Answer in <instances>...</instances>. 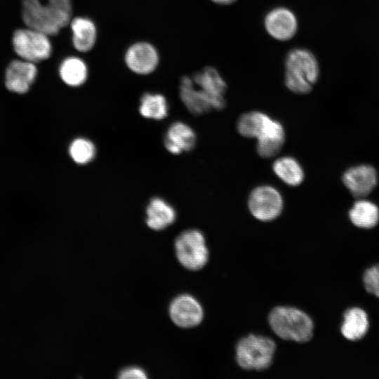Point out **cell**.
Instances as JSON below:
<instances>
[{"instance_id":"obj_5","label":"cell","mask_w":379,"mask_h":379,"mask_svg":"<svg viewBox=\"0 0 379 379\" xmlns=\"http://www.w3.org/2000/svg\"><path fill=\"white\" fill-rule=\"evenodd\" d=\"M22 18L26 27L49 36L58 34L69 24L49 3L40 0H22Z\"/></svg>"},{"instance_id":"obj_12","label":"cell","mask_w":379,"mask_h":379,"mask_svg":"<svg viewBox=\"0 0 379 379\" xmlns=\"http://www.w3.org/2000/svg\"><path fill=\"white\" fill-rule=\"evenodd\" d=\"M258 154L265 159L276 156L286 140L284 126L278 120L270 117L255 138Z\"/></svg>"},{"instance_id":"obj_10","label":"cell","mask_w":379,"mask_h":379,"mask_svg":"<svg viewBox=\"0 0 379 379\" xmlns=\"http://www.w3.org/2000/svg\"><path fill=\"white\" fill-rule=\"evenodd\" d=\"M38 74L36 64L20 58L12 60L5 72V86L13 93H26L34 84Z\"/></svg>"},{"instance_id":"obj_2","label":"cell","mask_w":379,"mask_h":379,"mask_svg":"<svg viewBox=\"0 0 379 379\" xmlns=\"http://www.w3.org/2000/svg\"><path fill=\"white\" fill-rule=\"evenodd\" d=\"M284 84L296 94L309 93L317 81L319 67L314 55L308 49L293 48L285 58Z\"/></svg>"},{"instance_id":"obj_19","label":"cell","mask_w":379,"mask_h":379,"mask_svg":"<svg viewBox=\"0 0 379 379\" xmlns=\"http://www.w3.org/2000/svg\"><path fill=\"white\" fill-rule=\"evenodd\" d=\"M272 168L275 175L288 186L296 187L304 181L303 167L293 157L284 156L276 159Z\"/></svg>"},{"instance_id":"obj_14","label":"cell","mask_w":379,"mask_h":379,"mask_svg":"<svg viewBox=\"0 0 379 379\" xmlns=\"http://www.w3.org/2000/svg\"><path fill=\"white\" fill-rule=\"evenodd\" d=\"M196 142L197 135L193 128L181 121L172 123L164 137V145L172 154L191 151L195 147Z\"/></svg>"},{"instance_id":"obj_3","label":"cell","mask_w":379,"mask_h":379,"mask_svg":"<svg viewBox=\"0 0 379 379\" xmlns=\"http://www.w3.org/2000/svg\"><path fill=\"white\" fill-rule=\"evenodd\" d=\"M269 324L280 338L305 343L313 335L314 324L304 312L291 307H274L270 313Z\"/></svg>"},{"instance_id":"obj_21","label":"cell","mask_w":379,"mask_h":379,"mask_svg":"<svg viewBox=\"0 0 379 379\" xmlns=\"http://www.w3.org/2000/svg\"><path fill=\"white\" fill-rule=\"evenodd\" d=\"M138 110L145 119L162 120L168 116V102L161 93H145L140 98Z\"/></svg>"},{"instance_id":"obj_25","label":"cell","mask_w":379,"mask_h":379,"mask_svg":"<svg viewBox=\"0 0 379 379\" xmlns=\"http://www.w3.org/2000/svg\"><path fill=\"white\" fill-rule=\"evenodd\" d=\"M362 280L366 291L379 298V264L366 269Z\"/></svg>"},{"instance_id":"obj_6","label":"cell","mask_w":379,"mask_h":379,"mask_svg":"<svg viewBox=\"0 0 379 379\" xmlns=\"http://www.w3.org/2000/svg\"><path fill=\"white\" fill-rule=\"evenodd\" d=\"M12 46L19 58L35 64L49 58L53 49L48 35L28 27L13 32Z\"/></svg>"},{"instance_id":"obj_24","label":"cell","mask_w":379,"mask_h":379,"mask_svg":"<svg viewBox=\"0 0 379 379\" xmlns=\"http://www.w3.org/2000/svg\"><path fill=\"white\" fill-rule=\"evenodd\" d=\"M68 152L74 162L79 165H86L95 159L96 147L91 140L79 137L71 142Z\"/></svg>"},{"instance_id":"obj_15","label":"cell","mask_w":379,"mask_h":379,"mask_svg":"<svg viewBox=\"0 0 379 379\" xmlns=\"http://www.w3.org/2000/svg\"><path fill=\"white\" fill-rule=\"evenodd\" d=\"M377 181L375 170L368 165L352 167L343 175L344 185L357 197L368 195L375 188Z\"/></svg>"},{"instance_id":"obj_26","label":"cell","mask_w":379,"mask_h":379,"mask_svg":"<svg viewBox=\"0 0 379 379\" xmlns=\"http://www.w3.org/2000/svg\"><path fill=\"white\" fill-rule=\"evenodd\" d=\"M47 2L70 22L72 15V0H48Z\"/></svg>"},{"instance_id":"obj_7","label":"cell","mask_w":379,"mask_h":379,"mask_svg":"<svg viewBox=\"0 0 379 379\" xmlns=\"http://www.w3.org/2000/svg\"><path fill=\"white\" fill-rule=\"evenodd\" d=\"M175 250L180 263L190 270L201 269L208 260L205 237L196 229L181 232L175 241Z\"/></svg>"},{"instance_id":"obj_1","label":"cell","mask_w":379,"mask_h":379,"mask_svg":"<svg viewBox=\"0 0 379 379\" xmlns=\"http://www.w3.org/2000/svg\"><path fill=\"white\" fill-rule=\"evenodd\" d=\"M226 81L219 72L208 66L193 76L182 77L179 95L186 109L194 115L222 110L226 105Z\"/></svg>"},{"instance_id":"obj_20","label":"cell","mask_w":379,"mask_h":379,"mask_svg":"<svg viewBox=\"0 0 379 379\" xmlns=\"http://www.w3.org/2000/svg\"><path fill=\"white\" fill-rule=\"evenodd\" d=\"M58 72L61 80L71 87L83 85L88 75L86 62L77 56L65 58L60 64Z\"/></svg>"},{"instance_id":"obj_11","label":"cell","mask_w":379,"mask_h":379,"mask_svg":"<svg viewBox=\"0 0 379 379\" xmlns=\"http://www.w3.org/2000/svg\"><path fill=\"white\" fill-rule=\"evenodd\" d=\"M173 322L181 328H192L199 324L204 317L201 305L193 296L183 294L176 297L169 307Z\"/></svg>"},{"instance_id":"obj_17","label":"cell","mask_w":379,"mask_h":379,"mask_svg":"<svg viewBox=\"0 0 379 379\" xmlns=\"http://www.w3.org/2000/svg\"><path fill=\"white\" fill-rule=\"evenodd\" d=\"M69 25L74 48L82 53L91 51L97 39V28L94 22L87 17L78 16L72 18Z\"/></svg>"},{"instance_id":"obj_13","label":"cell","mask_w":379,"mask_h":379,"mask_svg":"<svg viewBox=\"0 0 379 379\" xmlns=\"http://www.w3.org/2000/svg\"><path fill=\"white\" fill-rule=\"evenodd\" d=\"M265 27L267 33L279 41H287L294 36L298 30V21L294 13L284 7L273 8L265 17Z\"/></svg>"},{"instance_id":"obj_18","label":"cell","mask_w":379,"mask_h":379,"mask_svg":"<svg viewBox=\"0 0 379 379\" xmlns=\"http://www.w3.org/2000/svg\"><path fill=\"white\" fill-rule=\"evenodd\" d=\"M369 328L366 312L360 307H354L345 311L340 328L342 335L351 341L362 339Z\"/></svg>"},{"instance_id":"obj_22","label":"cell","mask_w":379,"mask_h":379,"mask_svg":"<svg viewBox=\"0 0 379 379\" xmlns=\"http://www.w3.org/2000/svg\"><path fill=\"white\" fill-rule=\"evenodd\" d=\"M349 217L352 224L358 227L373 228L379 221V209L371 201L359 200L350 210Z\"/></svg>"},{"instance_id":"obj_27","label":"cell","mask_w":379,"mask_h":379,"mask_svg":"<svg viewBox=\"0 0 379 379\" xmlns=\"http://www.w3.org/2000/svg\"><path fill=\"white\" fill-rule=\"evenodd\" d=\"M121 379H144L147 378L146 373L139 367L132 366L123 369L119 374Z\"/></svg>"},{"instance_id":"obj_8","label":"cell","mask_w":379,"mask_h":379,"mask_svg":"<svg viewBox=\"0 0 379 379\" xmlns=\"http://www.w3.org/2000/svg\"><path fill=\"white\" fill-rule=\"evenodd\" d=\"M251 214L262 222H270L278 218L283 211L284 201L280 191L270 185L254 187L247 201Z\"/></svg>"},{"instance_id":"obj_28","label":"cell","mask_w":379,"mask_h":379,"mask_svg":"<svg viewBox=\"0 0 379 379\" xmlns=\"http://www.w3.org/2000/svg\"><path fill=\"white\" fill-rule=\"evenodd\" d=\"M213 3L219 5H230L234 3L237 0H211Z\"/></svg>"},{"instance_id":"obj_23","label":"cell","mask_w":379,"mask_h":379,"mask_svg":"<svg viewBox=\"0 0 379 379\" xmlns=\"http://www.w3.org/2000/svg\"><path fill=\"white\" fill-rule=\"evenodd\" d=\"M269 117L270 115L260 111L246 112L238 119L237 130L244 138L255 139Z\"/></svg>"},{"instance_id":"obj_16","label":"cell","mask_w":379,"mask_h":379,"mask_svg":"<svg viewBox=\"0 0 379 379\" xmlns=\"http://www.w3.org/2000/svg\"><path fill=\"white\" fill-rule=\"evenodd\" d=\"M145 213L147 225L156 231L168 227L176 218L175 208L165 199L159 197L149 200Z\"/></svg>"},{"instance_id":"obj_9","label":"cell","mask_w":379,"mask_h":379,"mask_svg":"<svg viewBox=\"0 0 379 379\" xmlns=\"http://www.w3.org/2000/svg\"><path fill=\"white\" fill-rule=\"evenodd\" d=\"M128 68L139 75H147L153 72L159 62L157 48L150 43L139 41L130 46L124 55Z\"/></svg>"},{"instance_id":"obj_4","label":"cell","mask_w":379,"mask_h":379,"mask_svg":"<svg viewBox=\"0 0 379 379\" xmlns=\"http://www.w3.org/2000/svg\"><path fill=\"white\" fill-rule=\"evenodd\" d=\"M275 350L276 345L272 339L249 335L240 340L237 345V361L246 370H263L272 364Z\"/></svg>"}]
</instances>
